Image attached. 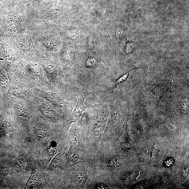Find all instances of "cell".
<instances>
[{
    "label": "cell",
    "instance_id": "obj_1",
    "mask_svg": "<svg viewBox=\"0 0 189 189\" xmlns=\"http://www.w3.org/2000/svg\"><path fill=\"white\" fill-rule=\"evenodd\" d=\"M88 95L87 94H84L78 98L77 105L70 117V123L78 121L82 115L83 112L87 108V107L84 105V101Z\"/></svg>",
    "mask_w": 189,
    "mask_h": 189
},
{
    "label": "cell",
    "instance_id": "obj_2",
    "mask_svg": "<svg viewBox=\"0 0 189 189\" xmlns=\"http://www.w3.org/2000/svg\"><path fill=\"white\" fill-rule=\"evenodd\" d=\"M16 113L19 118L24 122H27L30 120V116L28 112L19 105L14 106Z\"/></svg>",
    "mask_w": 189,
    "mask_h": 189
},
{
    "label": "cell",
    "instance_id": "obj_3",
    "mask_svg": "<svg viewBox=\"0 0 189 189\" xmlns=\"http://www.w3.org/2000/svg\"><path fill=\"white\" fill-rule=\"evenodd\" d=\"M74 179L75 183L80 186H82L86 183L87 175L82 172H78L75 174Z\"/></svg>",
    "mask_w": 189,
    "mask_h": 189
},
{
    "label": "cell",
    "instance_id": "obj_4",
    "mask_svg": "<svg viewBox=\"0 0 189 189\" xmlns=\"http://www.w3.org/2000/svg\"><path fill=\"white\" fill-rule=\"evenodd\" d=\"M79 151L76 147L71 146L69 150L68 155V160L71 163L77 162L80 158Z\"/></svg>",
    "mask_w": 189,
    "mask_h": 189
},
{
    "label": "cell",
    "instance_id": "obj_5",
    "mask_svg": "<svg viewBox=\"0 0 189 189\" xmlns=\"http://www.w3.org/2000/svg\"><path fill=\"white\" fill-rule=\"evenodd\" d=\"M42 94L46 99L53 103L58 104L61 101L59 96L54 93L43 92Z\"/></svg>",
    "mask_w": 189,
    "mask_h": 189
},
{
    "label": "cell",
    "instance_id": "obj_6",
    "mask_svg": "<svg viewBox=\"0 0 189 189\" xmlns=\"http://www.w3.org/2000/svg\"><path fill=\"white\" fill-rule=\"evenodd\" d=\"M39 177L38 174L35 172H33L27 183L28 188H33L38 183Z\"/></svg>",
    "mask_w": 189,
    "mask_h": 189
},
{
    "label": "cell",
    "instance_id": "obj_7",
    "mask_svg": "<svg viewBox=\"0 0 189 189\" xmlns=\"http://www.w3.org/2000/svg\"><path fill=\"white\" fill-rule=\"evenodd\" d=\"M3 126L5 128L6 131L8 133H11L14 129L12 125L8 122H4L3 123Z\"/></svg>",
    "mask_w": 189,
    "mask_h": 189
},
{
    "label": "cell",
    "instance_id": "obj_8",
    "mask_svg": "<svg viewBox=\"0 0 189 189\" xmlns=\"http://www.w3.org/2000/svg\"><path fill=\"white\" fill-rule=\"evenodd\" d=\"M118 160L116 158H113L110 159L109 163L112 167H117L118 165Z\"/></svg>",
    "mask_w": 189,
    "mask_h": 189
},
{
    "label": "cell",
    "instance_id": "obj_9",
    "mask_svg": "<svg viewBox=\"0 0 189 189\" xmlns=\"http://www.w3.org/2000/svg\"><path fill=\"white\" fill-rule=\"evenodd\" d=\"M189 170L188 168L187 167H185L182 169V177L185 178L187 177L188 175Z\"/></svg>",
    "mask_w": 189,
    "mask_h": 189
},
{
    "label": "cell",
    "instance_id": "obj_10",
    "mask_svg": "<svg viewBox=\"0 0 189 189\" xmlns=\"http://www.w3.org/2000/svg\"><path fill=\"white\" fill-rule=\"evenodd\" d=\"M21 92H21L19 90L16 89L15 91V95L18 96V97H23V96L22 95L23 94Z\"/></svg>",
    "mask_w": 189,
    "mask_h": 189
},
{
    "label": "cell",
    "instance_id": "obj_11",
    "mask_svg": "<svg viewBox=\"0 0 189 189\" xmlns=\"http://www.w3.org/2000/svg\"><path fill=\"white\" fill-rule=\"evenodd\" d=\"M126 77L127 75H125L123 76H122V77L120 78V79H119L118 81H117L116 83V86H117V85H118L119 84H120V83L122 82V81H123L124 80L126 79Z\"/></svg>",
    "mask_w": 189,
    "mask_h": 189
},
{
    "label": "cell",
    "instance_id": "obj_12",
    "mask_svg": "<svg viewBox=\"0 0 189 189\" xmlns=\"http://www.w3.org/2000/svg\"><path fill=\"white\" fill-rule=\"evenodd\" d=\"M122 147L125 149H128L130 148V145L128 143H125L122 145Z\"/></svg>",
    "mask_w": 189,
    "mask_h": 189
}]
</instances>
